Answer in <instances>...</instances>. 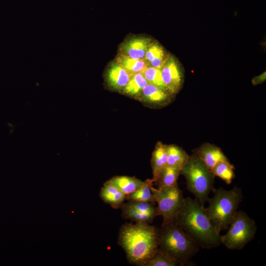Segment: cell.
Masks as SVG:
<instances>
[{"mask_svg":"<svg viewBox=\"0 0 266 266\" xmlns=\"http://www.w3.org/2000/svg\"><path fill=\"white\" fill-rule=\"evenodd\" d=\"M159 229L147 223H128L120 228L117 243L131 264L143 266L159 249Z\"/></svg>","mask_w":266,"mask_h":266,"instance_id":"1","label":"cell"},{"mask_svg":"<svg viewBox=\"0 0 266 266\" xmlns=\"http://www.w3.org/2000/svg\"><path fill=\"white\" fill-rule=\"evenodd\" d=\"M177 224L200 248L212 249L221 244V234L211 222L204 205L185 198L176 219Z\"/></svg>","mask_w":266,"mask_h":266,"instance_id":"2","label":"cell"},{"mask_svg":"<svg viewBox=\"0 0 266 266\" xmlns=\"http://www.w3.org/2000/svg\"><path fill=\"white\" fill-rule=\"evenodd\" d=\"M159 249L185 266L199 252L200 247L192 240L175 220L162 223L159 229Z\"/></svg>","mask_w":266,"mask_h":266,"instance_id":"3","label":"cell"},{"mask_svg":"<svg viewBox=\"0 0 266 266\" xmlns=\"http://www.w3.org/2000/svg\"><path fill=\"white\" fill-rule=\"evenodd\" d=\"M212 192L214 195L208 198V205L205 208L212 224L221 232L228 229L243 196L241 189L236 186L229 190L214 188Z\"/></svg>","mask_w":266,"mask_h":266,"instance_id":"4","label":"cell"},{"mask_svg":"<svg viewBox=\"0 0 266 266\" xmlns=\"http://www.w3.org/2000/svg\"><path fill=\"white\" fill-rule=\"evenodd\" d=\"M186 180L187 188L195 199L204 205L211 192L214 189L215 176L200 159L196 152L189 159L180 170Z\"/></svg>","mask_w":266,"mask_h":266,"instance_id":"5","label":"cell"},{"mask_svg":"<svg viewBox=\"0 0 266 266\" xmlns=\"http://www.w3.org/2000/svg\"><path fill=\"white\" fill-rule=\"evenodd\" d=\"M228 229L225 234L221 235V244L229 249L241 250L255 238L257 227L246 212L238 210Z\"/></svg>","mask_w":266,"mask_h":266,"instance_id":"6","label":"cell"},{"mask_svg":"<svg viewBox=\"0 0 266 266\" xmlns=\"http://www.w3.org/2000/svg\"><path fill=\"white\" fill-rule=\"evenodd\" d=\"M151 190L158 204L160 215L163 217V223L175 220L185 200L178 184L161 188H155L152 186Z\"/></svg>","mask_w":266,"mask_h":266,"instance_id":"7","label":"cell"},{"mask_svg":"<svg viewBox=\"0 0 266 266\" xmlns=\"http://www.w3.org/2000/svg\"><path fill=\"white\" fill-rule=\"evenodd\" d=\"M120 208L123 218L134 223L150 224L157 216L160 215L155 202L128 200L122 204Z\"/></svg>","mask_w":266,"mask_h":266,"instance_id":"8","label":"cell"},{"mask_svg":"<svg viewBox=\"0 0 266 266\" xmlns=\"http://www.w3.org/2000/svg\"><path fill=\"white\" fill-rule=\"evenodd\" d=\"M161 70L166 89L173 94L177 93L183 82L182 73L177 63L172 57H169L165 61Z\"/></svg>","mask_w":266,"mask_h":266,"instance_id":"9","label":"cell"},{"mask_svg":"<svg viewBox=\"0 0 266 266\" xmlns=\"http://www.w3.org/2000/svg\"><path fill=\"white\" fill-rule=\"evenodd\" d=\"M174 94L168 90L148 83L138 97L140 100L153 107H163L168 104Z\"/></svg>","mask_w":266,"mask_h":266,"instance_id":"10","label":"cell"},{"mask_svg":"<svg viewBox=\"0 0 266 266\" xmlns=\"http://www.w3.org/2000/svg\"><path fill=\"white\" fill-rule=\"evenodd\" d=\"M196 152L210 171L218 162H229L220 148L209 143L201 144Z\"/></svg>","mask_w":266,"mask_h":266,"instance_id":"11","label":"cell"},{"mask_svg":"<svg viewBox=\"0 0 266 266\" xmlns=\"http://www.w3.org/2000/svg\"><path fill=\"white\" fill-rule=\"evenodd\" d=\"M133 74L118 63H113L107 71L106 81L112 89L121 90Z\"/></svg>","mask_w":266,"mask_h":266,"instance_id":"12","label":"cell"},{"mask_svg":"<svg viewBox=\"0 0 266 266\" xmlns=\"http://www.w3.org/2000/svg\"><path fill=\"white\" fill-rule=\"evenodd\" d=\"M150 39L137 37L130 39L123 45V55L134 59L144 60L146 53L150 44Z\"/></svg>","mask_w":266,"mask_h":266,"instance_id":"13","label":"cell"},{"mask_svg":"<svg viewBox=\"0 0 266 266\" xmlns=\"http://www.w3.org/2000/svg\"><path fill=\"white\" fill-rule=\"evenodd\" d=\"M114 186L126 195H128L147 184V180L143 181L134 177L115 176L104 182Z\"/></svg>","mask_w":266,"mask_h":266,"instance_id":"14","label":"cell"},{"mask_svg":"<svg viewBox=\"0 0 266 266\" xmlns=\"http://www.w3.org/2000/svg\"><path fill=\"white\" fill-rule=\"evenodd\" d=\"M167 145L158 141L152 153L151 167L153 184L157 179L162 171L167 166Z\"/></svg>","mask_w":266,"mask_h":266,"instance_id":"15","label":"cell"},{"mask_svg":"<svg viewBox=\"0 0 266 266\" xmlns=\"http://www.w3.org/2000/svg\"><path fill=\"white\" fill-rule=\"evenodd\" d=\"M100 199L114 209L120 208L125 200L126 195L110 184H103L100 192Z\"/></svg>","mask_w":266,"mask_h":266,"instance_id":"16","label":"cell"},{"mask_svg":"<svg viewBox=\"0 0 266 266\" xmlns=\"http://www.w3.org/2000/svg\"><path fill=\"white\" fill-rule=\"evenodd\" d=\"M166 150L167 166L181 170L189 156L182 148L174 144L167 145Z\"/></svg>","mask_w":266,"mask_h":266,"instance_id":"17","label":"cell"},{"mask_svg":"<svg viewBox=\"0 0 266 266\" xmlns=\"http://www.w3.org/2000/svg\"><path fill=\"white\" fill-rule=\"evenodd\" d=\"M180 174V170L167 166L160 173L154 184L157 188L171 187L177 184V180Z\"/></svg>","mask_w":266,"mask_h":266,"instance_id":"18","label":"cell"},{"mask_svg":"<svg viewBox=\"0 0 266 266\" xmlns=\"http://www.w3.org/2000/svg\"><path fill=\"white\" fill-rule=\"evenodd\" d=\"M148 83L141 72L134 73L121 90L124 94L129 96L138 97L143 88Z\"/></svg>","mask_w":266,"mask_h":266,"instance_id":"19","label":"cell"},{"mask_svg":"<svg viewBox=\"0 0 266 266\" xmlns=\"http://www.w3.org/2000/svg\"><path fill=\"white\" fill-rule=\"evenodd\" d=\"M144 60L149 66L161 69L165 62L162 48L157 44H150Z\"/></svg>","mask_w":266,"mask_h":266,"instance_id":"20","label":"cell"},{"mask_svg":"<svg viewBox=\"0 0 266 266\" xmlns=\"http://www.w3.org/2000/svg\"><path fill=\"white\" fill-rule=\"evenodd\" d=\"M153 184V181L152 179H147L146 185L137 190L126 195L125 200L155 202L156 200L151 190V187Z\"/></svg>","mask_w":266,"mask_h":266,"instance_id":"21","label":"cell"},{"mask_svg":"<svg viewBox=\"0 0 266 266\" xmlns=\"http://www.w3.org/2000/svg\"><path fill=\"white\" fill-rule=\"evenodd\" d=\"M234 167L230 162H219L211 169L215 176L222 179L227 184H230L235 177Z\"/></svg>","mask_w":266,"mask_h":266,"instance_id":"22","label":"cell"},{"mask_svg":"<svg viewBox=\"0 0 266 266\" xmlns=\"http://www.w3.org/2000/svg\"><path fill=\"white\" fill-rule=\"evenodd\" d=\"M117 63L132 74L142 72L149 66L145 60L134 59L123 54L118 58Z\"/></svg>","mask_w":266,"mask_h":266,"instance_id":"23","label":"cell"},{"mask_svg":"<svg viewBox=\"0 0 266 266\" xmlns=\"http://www.w3.org/2000/svg\"><path fill=\"white\" fill-rule=\"evenodd\" d=\"M178 263L167 254L158 249L154 256L143 266H176Z\"/></svg>","mask_w":266,"mask_h":266,"instance_id":"24","label":"cell"},{"mask_svg":"<svg viewBox=\"0 0 266 266\" xmlns=\"http://www.w3.org/2000/svg\"><path fill=\"white\" fill-rule=\"evenodd\" d=\"M141 73L148 83L166 89L163 81L161 69L148 66Z\"/></svg>","mask_w":266,"mask_h":266,"instance_id":"25","label":"cell"},{"mask_svg":"<svg viewBox=\"0 0 266 266\" xmlns=\"http://www.w3.org/2000/svg\"><path fill=\"white\" fill-rule=\"evenodd\" d=\"M266 79V73H264L256 77L252 80V83L254 85H257L264 82Z\"/></svg>","mask_w":266,"mask_h":266,"instance_id":"26","label":"cell"}]
</instances>
